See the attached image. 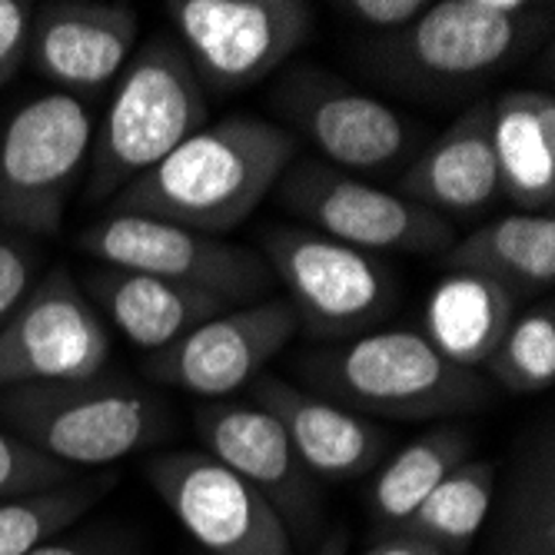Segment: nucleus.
<instances>
[{"label":"nucleus","mask_w":555,"mask_h":555,"mask_svg":"<svg viewBox=\"0 0 555 555\" xmlns=\"http://www.w3.org/2000/svg\"><path fill=\"white\" fill-rule=\"evenodd\" d=\"M293 160L296 140L286 127L254 114H233L199 127L111 204L114 214H143L223 236L254 217Z\"/></svg>","instance_id":"obj_1"},{"label":"nucleus","mask_w":555,"mask_h":555,"mask_svg":"<svg viewBox=\"0 0 555 555\" xmlns=\"http://www.w3.org/2000/svg\"><path fill=\"white\" fill-rule=\"evenodd\" d=\"M552 4L442 0L410 27L373 37L366 67L413 93H463L516 67L552 27Z\"/></svg>","instance_id":"obj_2"},{"label":"nucleus","mask_w":555,"mask_h":555,"mask_svg":"<svg viewBox=\"0 0 555 555\" xmlns=\"http://www.w3.org/2000/svg\"><path fill=\"white\" fill-rule=\"evenodd\" d=\"M296 373L310 383V392L363 420H436L492 402V389L479 373L449 363L413 330H373L313 349L296 363Z\"/></svg>","instance_id":"obj_3"},{"label":"nucleus","mask_w":555,"mask_h":555,"mask_svg":"<svg viewBox=\"0 0 555 555\" xmlns=\"http://www.w3.org/2000/svg\"><path fill=\"white\" fill-rule=\"evenodd\" d=\"M207 127V93L173 37H150L117 77L107 114L93 124L83 193L114 199L137 177Z\"/></svg>","instance_id":"obj_4"},{"label":"nucleus","mask_w":555,"mask_h":555,"mask_svg":"<svg viewBox=\"0 0 555 555\" xmlns=\"http://www.w3.org/2000/svg\"><path fill=\"white\" fill-rule=\"evenodd\" d=\"M4 426L70 469H104L170 429L164 399L124 376H90L74 383L17 386L0 392Z\"/></svg>","instance_id":"obj_5"},{"label":"nucleus","mask_w":555,"mask_h":555,"mask_svg":"<svg viewBox=\"0 0 555 555\" xmlns=\"http://www.w3.org/2000/svg\"><path fill=\"white\" fill-rule=\"evenodd\" d=\"M93 117L80 96L40 93L0 127V220L24 233H57L83 180Z\"/></svg>","instance_id":"obj_6"},{"label":"nucleus","mask_w":555,"mask_h":555,"mask_svg":"<svg viewBox=\"0 0 555 555\" xmlns=\"http://www.w3.org/2000/svg\"><path fill=\"white\" fill-rule=\"evenodd\" d=\"M267 267L286 286L296 323L323 339L373 333L396 307V276L373 254L307 227H273L260 236Z\"/></svg>","instance_id":"obj_7"},{"label":"nucleus","mask_w":555,"mask_h":555,"mask_svg":"<svg viewBox=\"0 0 555 555\" xmlns=\"http://www.w3.org/2000/svg\"><path fill=\"white\" fill-rule=\"evenodd\" d=\"M204 90L236 93L280 70L313 30L307 0H167Z\"/></svg>","instance_id":"obj_8"},{"label":"nucleus","mask_w":555,"mask_h":555,"mask_svg":"<svg viewBox=\"0 0 555 555\" xmlns=\"http://www.w3.org/2000/svg\"><path fill=\"white\" fill-rule=\"evenodd\" d=\"M280 204L307 230L363 254H442L456 240L452 223L413 199L379 190L323 160H293L276 183Z\"/></svg>","instance_id":"obj_9"},{"label":"nucleus","mask_w":555,"mask_h":555,"mask_svg":"<svg viewBox=\"0 0 555 555\" xmlns=\"http://www.w3.org/2000/svg\"><path fill=\"white\" fill-rule=\"evenodd\" d=\"M80 249L104 267L204 289L236 307L254 302L273 283L257 249L143 214H111L96 220L80 233Z\"/></svg>","instance_id":"obj_10"},{"label":"nucleus","mask_w":555,"mask_h":555,"mask_svg":"<svg viewBox=\"0 0 555 555\" xmlns=\"http://www.w3.org/2000/svg\"><path fill=\"white\" fill-rule=\"evenodd\" d=\"M111 333L70 270L40 276L0 326V392L90 379L107 370Z\"/></svg>","instance_id":"obj_11"},{"label":"nucleus","mask_w":555,"mask_h":555,"mask_svg":"<svg viewBox=\"0 0 555 555\" xmlns=\"http://www.w3.org/2000/svg\"><path fill=\"white\" fill-rule=\"evenodd\" d=\"M146 479L204 552L296 555V542L270 502L204 449L150 460Z\"/></svg>","instance_id":"obj_12"},{"label":"nucleus","mask_w":555,"mask_h":555,"mask_svg":"<svg viewBox=\"0 0 555 555\" xmlns=\"http://www.w3.org/2000/svg\"><path fill=\"white\" fill-rule=\"evenodd\" d=\"M273 111L343 173H386L410 150V127L392 107L320 67L289 70Z\"/></svg>","instance_id":"obj_13"},{"label":"nucleus","mask_w":555,"mask_h":555,"mask_svg":"<svg viewBox=\"0 0 555 555\" xmlns=\"http://www.w3.org/2000/svg\"><path fill=\"white\" fill-rule=\"evenodd\" d=\"M204 452L254 486L286 522L293 542H310L320 532L323 492L320 479L299 463L283 426L254 402L214 399L193 416Z\"/></svg>","instance_id":"obj_14"},{"label":"nucleus","mask_w":555,"mask_h":555,"mask_svg":"<svg viewBox=\"0 0 555 555\" xmlns=\"http://www.w3.org/2000/svg\"><path fill=\"white\" fill-rule=\"evenodd\" d=\"M296 317L286 299H257L230 307L190 330L173 346L146 360V373L157 383L183 392L223 399L254 383L263 366L296 336Z\"/></svg>","instance_id":"obj_15"},{"label":"nucleus","mask_w":555,"mask_h":555,"mask_svg":"<svg viewBox=\"0 0 555 555\" xmlns=\"http://www.w3.org/2000/svg\"><path fill=\"white\" fill-rule=\"evenodd\" d=\"M137 34L140 21L127 4L50 0L34 14L30 64L61 93H93L120 77L137 50Z\"/></svg>","instance_id":"obj_16"},{"label":"nucleus","mask_w":555,"mask_h":555,"mask_svg":"<svg viewBox=\"0 0 555 555\" xmlns=\"http://www.w3.org/2000/svg\"><path fill=\"white\" fill-rule=\"evenodd\" d=\"M249 389H254V406L267 410L283 426L310 476L357 479L383 460L389 439L370 420L280 376H257Z\"/></svg>","instance_id":"obj_17"},{"label":"nucleus","mask_w":555,"mask_h":555,"mask_svg":"<svg viewBox=\"0 0 555 555\" xmlns=\"http://www.w3.org/2000/svg\"><path fill=\"white\" fill-rule=\"evenodd\" d=\"M399 196L446 217L476 214L499 196L492 154V107L476 100L452 120L399 180Z\"/></svg>","instance_id":"obj_18"},{"label":"nucleus","mask_w":555,"mask_h":555,"mask_svg":"<svg viewBox=\"0 0 555 555\" xmlns=\"http://www.w3.org/2000/svg\"><path fill=\"white\" fill-rule=\"evenodd\" d=\"M87 299L133 346L150 352L173 346L199 323L236 307L223 296L117 267H100L87 276Z\"/></svg>","instance_id":"obj_19"},{"label":"nucleus","mask_w":555,"mask_h":555,"mask_svg":"<svg viewBox=\"0 0 555 555\" xmlns=\"http://www.w3.org/2000/svg\"><path fill=\"white\" fill-rule=\"evenodd\" d=\"M492 107V154L499 193L519 214L555 207V100L545 90H506Z\"/></svg>","instance_id":"obj_20"},{"label":"nucleus","mask_w":555,"mask_h":555,"mask_svg":"<svg viewBox=\"0 0 555 555\" xmlns=\"http://www.w3.org/2000/svg\"><path fill=\"white\" fill-rule=\"evenodd\" d=\"M486 555H555V433H529L495 482Z\"/></svg>","instance_id":"obj_21"},{"label":"nucleus","mask_w":555,"mask_h":555,"mask_svg":"<svg viewBox=\"0 0 555 555\" xmlns=\"http://www.w3.org/2000/svg\"><path fill=\"white\" fill-rule=\"evenodd\" d=\"M446 273H473L519 293L555 283V220L552 214H509L452 240L439 254Z\"/></svg>","instance_id":"obj_22"},{"label":"nucleus","mask_w":555,"mask_h":555,"mask_svg":"<svg viewBox=\"0 0 555 555\" xmlns=\"http://www.w3.org/2000/svg\"><path fill=\"white\" fill-rule=\"evenodd\" d=\"M516 293L473 273H449L426 302V339L449 363L479 373L516 320Z\"/></svg>","instance_id":"obj_23"},{"label":"nucleus","mask_w":555,"mask_h":555,"mask_svg":"<svg viewBox=\"0 0 555 555\" xmlns=\"http://www.w3.org/2000/svg\"><path fill=\"white\" fill-rule=\"evenodd\" d=\"M469 446L473 442L463 429H433L392 456L370 489V513L376 526L386 532L406 526L420 502L469 460Z\"/></svg>","instance_id":"obj_24"},{"label":"nucleus","mask_w":555,"mask_h":555,"mask_svg":"<svg viewBox=\"0 0 555 555\" xmlns=\"http://www.w3.org/2000/svg\"><path fill=\"white\" fill-rule=\"evenodd\" d=\"M495 482L499 479L492 463L466 460L420 502V509L402 529L423 535L446 555H460L489 519Z\"/></svg>","instance_id":"obj_25"},{"label":"nucleus","mask_w":555,"mask_h":555,"mask_svg":"<svg viewBox=\"0 0 555 555\" xmlns=\"http://www.w3.org/2000/svg\"><path fill=\"white\" fill-rule=\"evenodd\" d=\"M114 486V476H77L64 486L0 502V555H27L67 532Z\"/></svg>","instance_id":"obj_26"},{"label":"nucleus","mask_w":555,"mask_h":555,"mask_svg":"<svg viewBox=\"0 0 555 555\" xmlns=\"http://www.w3.org/2000/svg\"><path fill=\"white\" fill-rule=\"evenodd\" d=\"M486 373L509 392L529 396L555 383V310L539 302L529 313L516 317L506 336L499 339Z\"/></svg>","instance_id":"obj_27"},{"label":"nucleus","mask_w":555,"mask_h":555,"mask_svg":"<svg viewBox=\"0 0 555 555\" xmlns=\"http://www.w3.org/2000/svg\"><path fill=\"white\" fill-rule=\"evenodd\" d=\"M70 479H77V469L43 456L11 429H0V502L54 489Z\"/></svg>","instance_id":"obj_28"},{"label":"nucleus","mask_w":555,"mask_h":555,"mask_svg":"<svg viewBox=\"0 0 555 555\" xmlns=\"http://www.w3.org/2000/svg\"><path fill=\"white\" fill-rule=\"evenodd\" d=\"M37 8L27 0H0V90L30 61V30Z\"/></svg>","instance_id":"obj_29"},{"label":"nucleus","mask_w":555,"mask_h":555,"mask_svg":"<svg viewBox=\"0 0 555 555\" xmlns=\"http://www.w3.org/2000/svg\"><path fill=\"white\" fill-rule=\"evenodd\" d=\"M37 283V254L17 236H0V326Z\"/></svg>","instance_id":"obj_30"},{"label":"nucleus","mask_w":555,"mask_h":555,"mask_svg":"<svg viewBox=\"0 0 555 555\" xmlns=\"http://www.w3.org/2000/svg\"><path fill=\"white\" fill-rule=\"evenodd\" d=\"M426 8H429V0H349V4H339L343 14L376 30V37L410 27Z\"/></svg>","instance_id":"obj_31"},{"label":"nucleus","mask_w":555,"mask_h":555,"mask_svg":"<svg viewBox=\"0 0 555 555\" xmlns=\"http://www.w3.org/2000/svg\"><path fill=\"white\" fill-rule=\"evenodd\" d=\"M27 555H137V548L127 535L114 529H87V532L67 529Z\"/></svg>","instance_id":"obj_32"},{"label":"nucleus","mask_w":555,"mask_h":555,"mask_svg":"<svg viewBox=\"0 0 555 555\" xmlns=\"http://www.w3.org/2000/svg\"><path fill=\"white\" fill-rule=\"evenodd\" d=\"M363 555H446V552L410 529H392L379 542H373Z\"/></svg>","instance_id":"obj_33"},{"label":"nucleus","mask_w":555,"mask_h":555,"mask_svg":"<svg viewBox=\"0 0 555 555\" xmlns=\"http://www.w3.org/2000/svg\"><path fill=\"white\" fill-rule=\"evenodd\" d=\"M317 555H346V535L343 532H330L323 539V545L317 548Z\"/></svg>","instance_id":"obj_34"}]
</instances>
